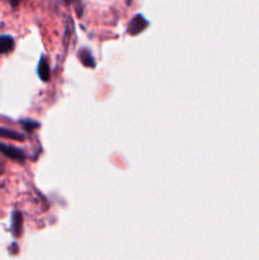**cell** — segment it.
<instances>
[{"label":"cell","mask_w":259,"mask_h":260,"mask_svg":"<svg viewBox=\"0 0 259 260\" xmlns=\"http://www.w3.org/2000/svg\"><path fill=\"white\" fill-rule=\"evenodd\" d=\"M149 24H150L149 20L145 19L144 15L137 14L135 15V17L131 19V22H130L127 32H128L131 36H136L139 35V33L144 32V30L149 27Z\"/></svg>","instance_id":"obj_1"},{"label":"cell","mask_w":259,"mask_h":260,"mask_svg":"<svg viewBox=\"0 0 259 260\" xmlns=\"http://www.w3.org/2000/svg\"><path fill=\"white\" fill-rule=\"evenodd\" d=\"M0 152L7 157H9V159L15 160V161H23L25 159V155L22 150L18 149V147L10 146V145L0 144Z\"/></svg>","instance_id":"obj_2"},{"label":"cell","mask_w":259,"mask_h":260,"mask_svg":"<svg viewBox=\"0 0 259 260\" xmlns=\"http://www.w3.org/2000/svg\"><path fill=\"white\" fill-rule=\"evenodd\" d=\"M14 38L12 36L8 35H2L0 36V55H4V53L12 52L13 48H14Z\"/></svg>","instance_id":"obj_3"},{"label":"cell","mask_w":259,"mask_h":260,"mask_svg":"<svg viewBox=\"0 0 259 260\" xmlns=\"http://www.w3.org/2000/svg\"><path fill=\"white\" fill-rule=\"evenodd\" d=\"M12 231H13V235L15 238H19L22 235V231H23V216L22 213L15 211L13 213V225H12Z\"/></svg>","instance_id":"obj_4"},{"label":"cell","mask_w":259,"mask_h":260,"mask_svg":"<svg viewBox=\"0 0 259 260\" xmlns=\"http://www.w3.org/2000/svg\"><path fill=\"white\" fill-rule=\"evenodd\" d=\"M38 75L42 81H48L50 79V68H48V62L45 56L41 57L40 65H38Z\"/></svg>","instance_id":"obj_5"},{"label":"cell","mask_w":259,"mask_h":260,"mask_svg":"<svg viewBox=\"0 0 259 260\" xmlns=\"http://www.w3.org/2000/svg\"><path fill=\"white\" fill-rule=\"evenodd\" d=\"M0 137L2 139H8V140H14V141H24V136L18 132L12 131V129L8 128H2L0 127Z\"/></svg>","instance_id":"obj_6"},{"label":"cell","mask_w":259,"mask_h":260,"mask_svg":"<svg viewBox=\"0 0 259 260\" xmlns=\"http://www.w3.org/2000/svg\"><path fill=\"white\" fill-rule=\"evenodd\" d=\"M79 56H80L81 61H83V63L85 66H90V68H94V66H95V62L93 61V56H91L90 51H89L88 48H83V50L80 51V53H79Z\"/></svg>","instance_id":"obj_7"},{"label":"cell","mask_w":259,"mask_h":260,"mask_svg":"<svg viewBox=\"0 0 259 260\" xmlns=\"http://www.w3.org/2000/svg\"><path fill=\"white\" fill-rule=\"evenodd\" d=\"M23 127H24L25 131H33V128H37L38 126H40V123H37V122L35 121H23L22 122Z\"/></svg>","instance_id":"obj_8"},{"label":"cell","mask_w":259,"mask_h":260,"mask_svg":"<svg viewBox=\"0 0 259 260\" xmlns=\"http://www.w3.org/2000/svg\"><path fill=\"white\" fill-rule=\"evenodd\" d=\"M62 2L65 3V4H73V3H75L76 5H78V3L80 4V0H62Z\"/></svg>","instance_id":"obj_9"},{"label":"cell","mask_w":259,"mask_h":260,"mask_svg":"<svg viewBox=\"0 0 259 260\" xmlns=\"http://www.w3.org/2000/svg\"><path fill=\"white\" fill-rule=\"evenodd\" d=\"M10 2V4H12V7H18V5H19V3L22 2V0H9Z\"/></svg>","instance_id":"obj_10"}]
</instances>
